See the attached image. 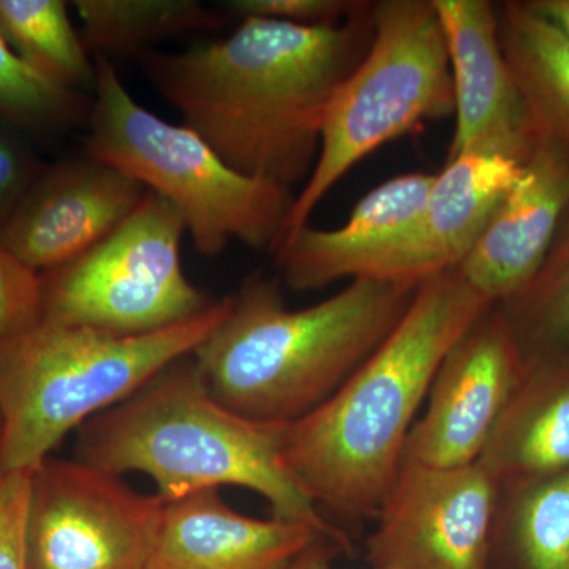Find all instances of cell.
Instances as JSON below:
<instances>
[{
    "label": "cell",
    "instance_id": "15",
    "mask_svg": "<svg viewBox=\"0 0 569 569\" xmlns=\"http://www.w3.org/2000/svg\"><path fill=\"white\" fill-rule=\"evenodd\" d=\"M523 164L518 157L486 146L448 157L417 223L372 280L419 283L459 268L522 174Z\"/></svg>",
    "mask_w": 569,
    "mask_h": 569
},
{
    "label": "cell",
    "instance_id": "27",
    "mask_svg": "<svg viewBox=\"0 0 569 569\" xmlns=\"http://www.w3.org/2000/svg\"><path fill=\"white\" fill-rule=\"evenodd\" d=\"M31 477L32 471L0 473V569H29Z\"/></svg>",
    "mask_w": 569,
    "mask_h": 569
},
{
    "label": "cell",
    "instance_id": "25",
    "mask_svg": "<svg viewBox=\"0 0 569 569\" xmlns=\"http://www.w3.org/2000/svg\"><path fill=\"white\" fill-rule=\"evenodd\" d=\"M41 317V276L0 242V340L28 331Z\"/></svg>",
    "mask_w": 569,
    "mask_h": 569
},
{
    "label": "cell",
    "instance_id": "2",
    "mask_svg": "<svg viewBox=\"0 0 569 569\" xmlns=\"http://www.w3.org/2000/svg\"><path fill=\"white\" fill-rule=\"evenodd\" d=\"M492 306L458 268L422 280L365 365L323 406L284 426L287 466L326 519H377L438 367Z\"/></svg>",
    "mask_w": 569,
    "mask_h": 569
},
{
    "label": "cell",
    "instance_id": "12",
    "mask_svg": "<svg viewBox=\"0 0 569 569\" xmlns=\"http://www.w3.org/2000/svg\"><path fill=\"white\" fill-rule=\"evenodd\" d=\"M146 193L141 183L91 157L47 164L3 228L0 242L43 274L102 242Z\"/></svg>",
    "mask_w": 569,
    "mask_h": 569
},
{
    "label": "cell",
    "instance_id": "31",
    "mask_svg": "<svg viewBox=\"0 0 569 569\" xmlns=\"http://www.w3.org/2000/svg\"><path fill=\"white\" fill-rule=\"evenodd\" d=\"M0 426H2V425H0Z\"/></svg>",
    "mask_w": 569,
    "mask_h": 569
},
{
    "label": "cell",
    "instance_id": "5",
    "mask_svg": "<svg viewBox=\"0 0 569 569\" xmlns=\"http://www.w3.org/2000/svg\"><path fill=\"white\" fill-rule=\"evenodd\" d=\"M233 296L162 331L116 336L39 325L0 340V473L33 471L92 418L192 355L230 313Z\"/></svg>",
    "mask_w": 569,
    "mask_h": 569
},
{
    "label": "cell",
    "instance_id": "7",
    "mask_svg": "<svg viewBox=\"0 0 569 569\" xmlns=\"http://www.w3.org/2000/svg\"><path fill=\"white\" fill-rule=\"evenodd\" d=\"M370 21L369 48L326 110L316 167L295 197L274 252L369 153L419 123L455 114L447 39L432 0L373 2Z\"/></svg>",
    "mask_w": 569,
    "mask_h": 569
},
{
    "label": "cell",
    "instance_id": "4",
    "mask_svg": "<svg viewBox=\"0 0 569 569\" xmlns=\"http://www.w3.org/2000/svg\"><path fill=\"white\" fill-rule=\"evenodd\" d=\"M80 429L78 460L116 477L148 475L163 501L238 486L266 498L274 518L316 527L350 548L346 531L321 515L288 468L284 426L253 421L217 402L192 355Z\"/></svg>",
    "mask_w": 569,
    "mask_h": 569
},
{
    "label": "cell",
    "instance_id": "1",
    "mask_svg": "<svg viewBox=\"0 0 569 569\" xmlns=\"http://www.w3.org/2000/svg\"><path fill=\"white\" fill-rule=\"evenodd\" d=\"M370 7L325 28L242 18L222 40L148 52L146 77L224 163L293 190L316 167L337 88L369 48Z\"/></svg>",
    "mask_w": 569,
    "mask_h": 569
},
{
    "label": "cell",
    "instance_id": "30",
    "mask_svg": "<svg viewBox=\"0 0 569 569\" xmlns=\"http://www.w3.org/2000/svg\"><path fill=\"white\" fill-rule=\"evenodd\" d=\"M343 550L331 541H323L310 549L299 559L293 569H335L331 565L332 553Z\"/></svg>",
    "mask_w": 569,
    "mask_h": 569
},
{
    "label": "cell",
    "instance_id": "18",
    "mask_svg": "<svg viewBox=\"0 0 569 569\" xmlns=\"http://www.w3.org/2000/svg\"><path fill=\"white\" fill-rule=\"evenodd\" d=\"M498 485L569 468V358L527 362L478 460Z\"/></svg>",
    "mask_w": 569,
    "mask_h": 569
},
{
    "label": "cell",
    "instance_id": "6",
    "mask_svg": "<svg viewBox=\"0 0 569 569\" xmlns=\"http://www.w3.org/2000/svg\"><path fill=\"white\" fill-rule=\"evenodd\" d=\"M88 119V157L170 201L198 252L217 257L233 241L274 252L293 192L239 173L192 130L146 110L107 59L97 62Z\"/></svg>",
    "mask_w": 569,
    "mask_h": 569
},
{
    "label": "cell",
    "instance_id": "3",
    "mask_svg": "<svg viewBox=\"0 0 569 569\" xmlns=\"http://www.w3.org/2000/svg\"><path fill=\"white\" fill-rule=\"evenodd\" d=\"M419 283L351 280L331 298L287 309L274 280L253 276L193 351L204 387L228 410L287 426L323 406L402 320Z\"/></svg>",
    "mask_w": 569,
    "mask_h": 569
},
{
    "label": "cell",
    "instance_id": "28",
    "mask_svg": "<svg viewBox=\"0 0 569 569\" xmlns=\"http://www.w3.org/2000/svg\"><path fill=\"white\" fill-rule=\"evenodd\" d=\"M366 2L351 0H230L224 2L228 10L242 18H263V20L290 22L309 28L339 26Z\"/></svg>",
    "mask_w": 569,
    "mask_h": 569
},
{
    "label": "cell",
    "instance_id": "11",
    "mask_svg": "<svg viewBox=\"0 0 569 569\" xmlns=\"http://www.w3.org/2000/svg\"><path fill=\"white\" fill-rule=\"evenodd\" d=\"M526 372L507 318L498 306L489 307L438 367L403 463L445 468L478 462Z\"/></svg>",
    "mask_w": 569,
    "mask_h": 569
},
{
    "label": "cell",
    "instance_id": "20",
    "mask_svg": "<svg viewBox=\"0 0 569 569\" xmlns=\"http://www.w3.org/2000/svg\"><path fill=\"white\" fill-rule=\"evenodd\" d=\"M490 569H569V468L500 485Z\"/></svg>",
    "mask_w": 569,
    "mask_h": 569
},
{
    "label": "cell",
    "instance_id": "23",
    "mask_svg": "<svg viewBox=\"0 0 569 569\" xmlns=\"http://www.w3.org/2000/svg\"><path fill=\"white\" fill-rule=\"evenodd\" d=\"M498 309L527 362L569 358V212L538 274Z\"/></svg>",
    "mask_w": 569,
    "mask_h": 569
},
{
    "label": "cell",
    "instance_id": "9",
    "mask_svg": "<svg viewBox=\"0 0 569 569\" xmlns=\"http://www.w3.org/2000/svg\"><path fill=\"white\" fill-rule=\"evenodd\" d=\"M164 501L82 460L32 471L29 569H148Z\"/></svg>",
    "mask_w": 569,
    "mask_h": 569
},
{
    "label": "cell",
    "instance_id": "19",
    "mask_svg": "<svg viewBox=\"0 0 569 569\" xmlns=\"http://www.w3.org/2000/svg\"><path fill=\"white\" fill-rule=\"evenodd\" d=\"M501 50L538 138L569 149V37L523 2L497 7Z\"/></svg>",
    "mask_w": 569,
    "mask_h": 569
},
{
    "label": "cell",
    "instance_id": "29",
    "mask_svg": "<svg viewBox=\"0 0 569 569\" xmlns=\"http://www.w3.org/2000/svg\"><path fill=\"white\" fill-rule=\"evenodd\" d=\"M535 13L569 37V0H526Z\"/></svg>",
    "mask_w": 569,
    "mask_h": 569
},
{
    "label": "cell",
    "instance_id": "17",
    "mask_svg": "<svg viewBox=\"0 0 569 569\" xmlns=\"http://www.w3.org/2000/svg\"><path fill=\"white\" fill-rule=\"evenodd\" d=\"M433 181L429 173L396 176L367 193L342 227L301 228L274 252L284 282L312 291L339 280L373 279L417 223Z\"/></svg>",
    "mask_w": 569,
    "mask_h": 569
},
{
    "label": "cell",
    "instance_id": "8",
    "mask_svg": "<svg viewBox=\"0 0 569 569\" xmlns=\"http://www.w3.org/2000/svg\"><path fill=\"white\" fill-rule=\"evenodd\" d=\"M187 233L170 201L148 192L102 242L41 276V321L116 336L162 331L204 312L213 301L182 268Z\"/></svg>",
    "mask_w": 569,
    "mask_h": 569
},
{
    "label": "cell",
    "instance_id": "24",
    "mask_svg": "<svg viewBox=\"0 0 569 569\" xmlns=\"http://www.w3.org/2000/svg\"><path fill=\"white\" fill-rule=\"evenodd\" d=\"M82 93L33 70L0 36V119L24 133H54L80 121Z\"/></svg>",
    "mask_w": 569,
    "mask_h": 569
},
{
    "label": "cell",
    "instance_id": "21",
    "mask_svg": "<svg viewBox=\"0 0 569 569\" xmlns=\"http://www.w3.org/2000/svg\"><path fill=\"white\" fill-rule=\"evenodd\" d=\"M86 48L99 59L144 52L157 41L213 29L219 22L198 0H77Z\"/></svg>",
    "mask_w": 569,
    "mask_h": 569
},
{
    "label": "cell",
    "instance_id": "16",
    "mask_svg": "<svg viewBox=\"0 0 569 569\" xmlns=\"http://www.w3.org/2000/svg\"><path fill=\"white\" fill-rule=\"evenodd\" d=\"M323 541L337 545L307 523L249 518L224 503L219 489L203 490L164 501L148 569H293Z\"/></svg>",
    "mask_w": 569,
    "mask_h": 569
},
{
    "label": "cell",
    "instance_id": "10",
    "mask_svg": "<svg viewBox=\"0 0 569 569\" xmlns=\"http://www.w3.org/2000/svg\"><path fill=\"white\" fill-rule=\"evenodd\" d=\"M497 479L479 462L403 463L366 542L372 569H490Z\"/></svg>",
    "mask_w": 569,
    "mask_h": 569
},
{
    "label": "cell",
    "instance_id": "14",
    "mask_svg": "<svg viewBox=\"0 0 569 569\" xmlns=\"http://www.w3.org/2000/svg\"><path fill=\"white\" fill-rule=\"evenodd\" d=\"M569 212V149L538 138L522 174L458 271L492 305L526 290Z\"/></svg>",
    "mask_w": 569,
    "mask_h": 569
},
{
    "label": "cell",
    "instance_id": "13",
    "mask_svg": "<svg viewBox=\"0 0 569 569\" xmlns=\"http://www.w3.org/2000/svg\"><path fill=\"white\" fill-rule=\"evenodd\" d=\"M447 39L456 127L449 157L478 146L527 162L538 142L501 50L497 7L488 0H432Z\"/></svg>",
    "mask_w": 569,
    "mask_h": 569
},
{
    "label": "cell",
    "instance_id": "26",
    "mask_svg": "<svg viewBox=\"0 0 569 569\" xmlns=\"http://www.w3.org/2000/svg\"><path fill=\"white\" fill-rule=\"evenodd\" d=\"M44 167L26 133L0 119V233Z\"/></svg>",
    "mask_w": 569,
    "mask_h": 569
},
{
    "label": "cell",
    "instance_id": "22",
    "mask_svg": "<svg viewBox=\"0 0 569 569\" xmlns=\"http://www.w3.org/2000/svg\"><path fill=\"white\" fill-rule=\"evenodd\" d=\"M0 36L48 80L78 92L96 86L97 63L62 0H0Z\"/></svg>",
    "mask_w": 569,
    "mask_h": 569
}]
</instances>
